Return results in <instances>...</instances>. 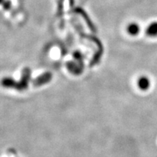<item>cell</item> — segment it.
I'll return each mask as SVG.
<instances>
[{"instance_id": "obj_2", "label": "cell", "mask_w": 157, "mask_h": 157, "mask_svg": "<svg viewBox=\"0 0 157 157\" xmlns=\"http://www.w3.org/2000/svg\"><path fill=\"white\" fill-rule=\"evenodd\" d=\"M127 32L130 36H137L140 31V26L137 23H130L127 26Z\"/></svg>"}, {"instance_id": "obj_1", "label": "cell", "mask_w": 157, "mask_h": 157, "mask_svg": "<svg viewBox=\"0 0 157 157\" xmlns=\"http://www.w3.org/2000/svg\"><path fill=\"white\" fill-rule=\"evenodd\" d=\"M29 80V71H27L23 74L22 79L18 82H15L11 78H4L2 81L3 86L8 88H14L17 90H24L28 87V82Z\"/></svg>"}, {"instance_id": "obj_3", "label": "cell", "mask_w": 157, "mask_h": 157, "mask_svg": "<svg viewBox=\"0 0 157 157\" xmlns=\"http://www.w3.org/2000/svg\"><path fill=\"white\" fill-rule=\"evenodd\" d=\"M51 79V74H44L43 75L39 76L37 77L36 79L33 82V84L36 87H38V86L43 85V84L48 83L50 81Z\"/></svg>"}, {"instance_id": "obj_4", "label": "cell", "mask_w": 157, "mask_h": 157, "mask_svg": "<svg viewBox=\"0 0 157 157\" xmlns=\"http://www.w3.org/2000/svg\"><path fill=\"white\" fill-rule=\"evenodd\" d=\"M146 34L149 37H157V21L151 22L147 26Z\"/></svg>"}, {"instance_id": "obj_5", "label": "cell", "mask_w": 157, "mask_h": 157, "mask_svg": "<svg viewBox=\"0 0 157 157\" xmlns=\"http://www.w3.org/2000/svg\"><path fill=\"white\" fill-rule=\"evenodd\" d=\"M150 80L147 76H141L137 80V86L142 90H147L150 87Z\"/></svg>"}]
</instances>
